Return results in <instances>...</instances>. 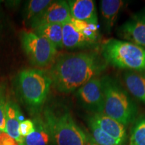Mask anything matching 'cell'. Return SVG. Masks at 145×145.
I'll list each match as a JSON object with an SVG mask.
<instances>
[{"instance_id": "obj_4", "label": "cell", "mask_w": 145, "mask_h": 145, "mask_svg": "<svg viewBox=\"0 0 145 145\" xmlns=\"http://www.w3.org/2000/svg\"><path fill=\"white\" fill-rule=\"evenodd\" d=\"M101 79L105 100L104 114L124 126L133 122L137 107L127 91L115 78L105 75Z\"/></svg>"}, {"instance_id": "obj_18", "label": "cell", "mask_w": 145, "mask_h": 145, "mask_svg": "<svg viewBox=\"0 0 145 145\" xmlns=\"http://www.w3.org/2000/svg\"><path fill=\"white\" fill-rule=\"evenodd\" d=\"M88 124L89 128L92 138L99 145H124L120 141L110 137L97 125L91 116L88 118Z\"/></svg>"}, {"instance_id": "obj_23", "label": "cell", "mask_w": 145, "mask_h": 145, "mask_svg": "<svg viewBox=\"0 0 145 145\" xmlns=\"http://www.w3.org/2000/svg\"><path fill=\"white\" fill-rule=\"evenodd\" d=\"M20 143L18 142L14 138L5 132H1L0 135V145H20Z\"/></svg>"}, {"instance_id": "obj_11", "label": "cell", "mask_w": 145, "mask_h": 145, "mask_svg": "<svg viewBox=\"0 0 145 145\" xmlns=\"http://www.w3.org/2000/svg\"><path fill=\"white\" fill-rule=\"evenodd\" d=\"M71 18L97 24V16L93 0H71L67 1Z\"/></svg>"}, {"instance_id": "obj_7", "label": "cell", "mask_w": 145, "mask_h": 145, "mask_svg": "<svg viewBox=\"0 0 145 145\" xmlns=\"http://www.w3.org/2000/svg\"><path fill=\"white\" fill-rule=\"evenodd\" d=\"M76 97L81 106L93 114H104V95L101 79L95 77L79 88Z\"/></svg>"}, {"instance_id": "obj_22", "label": "cell", "mask_w": 145, "mask_h": 145, "mask_svg": "<svg viewBox=\"0 0 145 145\" xmlns=\"http://www.w3.org/2000/svg\"><path fill=\"white\" fill-rule=\"evenodd\" d=\"M34 130H35V127H34L33 120L26 119L24 120L20 123L19 133L24 138L30 135Z\"/></svg>"}, {"instance_id": "obj_5", "label": "cell", "mask_w": 145, "mask_h": 145, "mask_svg": "<svg viewBox=\"0 0 145 145\" xmlns=\"http://www.w3.org/2000/svg\"><path fill=\"white\" fill-rule=\"evenodd\" d=\"M107 64L133 71H145V48L128 41L109 39L101 46Z\"/></svg>"}, {"instance_id": "obj_6", "label": "cell", "mask_w": 145, "mask_h": 145, "mask_svg": "<svg viewBox=\"0 0 145 145\" xmlns=\"http://www.w3.org/2000/svg\"><path fill=\"white\" fill-rule=\"evenodd\" d=\"M22 46L30 63L34 66L44 67L52 64L57 48L48 40L34 32H24L21 34Z\"/></svg>"}, {"instance_id": "obj_12", "label": "cell", "mask_w": 145, "mask_h": 145, "mask_svg": "<svg viewBox=\"0 0 145 145\" xmlns=\"http://www.w3.org/2000/svg\"><path fill=\"white\" fill-rule=\"evenodd\" d=\"M92 118L106 133L116 140L125 144L127 139L126 127L104 114H93Z\"/></svg>"}, {"instance_id": "obj_24", "label": "cell", "mask_w": 145, "mask_h": 145, "mask_svg": "<svg viewBox=\"0 0 145 145\" xmlns=\"http://www.w3.org/2000/svg\"><path fill=\"white\" fill-rule=\"evenodd\" d=\"M86 145H99L96 143L90 135H87V140Z\"/></svg>"}, {"instance_id": "obj_13", "label": "cell", "mask_w": 145, "mask_h": 145, "mask_svg": "<svg viewBox=\"0 0 145 145\" xmlns=\"http://www.w3.org/2000/svg\"><path fill=\"white\" fill-rule=\"evenodd\" d=\"M24 120V117L19 107L12 101H8L6 107V130L5 133L16 139L18 142L24 143V138L19 133L20 123Z\"/></svg>"}, {"instance_id": "obj_20", "label": "cell", "mask_w": 145, "mask_h": 145, "mask_svg": "<svg viewBox=\"0 0 145 145\" xmlns=\"http://www.w3.org/2000/svg\"><path fill=\"white\" fill-rule=\"evenodd\" d=\"M52 1L49 0L29 1L26 10V19L28 20H34L52 3Z\"/></svg>"}, {"instance_id": "obj_15", "label": "cell", "mask_w": 145, "mask_h": 145, "mask_svg": "<svg viewBox=\"0 0 145 145\" xmlns=\"http://www.w3.org/2000/svg\"><path fill=\"white\" fill-rule=\"evenodd\" d=\"M125 4V1L122 0H102L100 1V9L104 20L105 30L108 32L111 31L118 16Z\"/></svg>"}, {"instance_id": "obj_14", "label": "cell", "mask_w": 145, "mask_h": 145, "mask_svg": "<svg viewBox=\"0 0 145 145\" xmlns=\"http://www.w3.org/2000/svg\"><path fill=\"white\" fill-rule=\"evenodd\" d=\"M123 79L128 91L145 105V72L129 71L124 74Z\"/></svg>"}, {"instance_id": "obj_21", "label": "cell", "mask_w": 145, "mask_h": 145, "mask_svg": "<svg viewBox=\"0 0 145 145\" xmlns=\"http://www.w3.org/2000/svg\"><path fill=\"white\" fill-rule=\"evenodd\" d=\"M6 85L0 83V130L5 132L6 130V107L7 104Z\"/></svg>"}, {"instance_id": "obj_19", "label": "cell", "mask_w": 145, "mask_h": 145, "mask_svg": "<svg viewBox=\"0 0 145 145\" xmlns=\"http://www.w3.org/2000/svg\"><path fill=\"white\" fill-rule=\"evenodd\" d=\"M130 145H145V115L135 121L130 134Z\"/></svg>"}, {"instance_id": "obj_10", "label": "cell", "mask_w": 145, "mask_h": 145, "mask_svg": "<svg viewBox=\"0 0 145 145\" xmlns=\"http://www.w3.org/2000/svg\"><path fill=\"white\" fill-rule=\"evenodd\" d=\"M63 44L65 48H77L91 46L95 43L85 35L76 20L71 18L68 22L63 24Z\"/></svg>"}, {"instance_id": "obj_16", "label": "cell", "mask_w": 145, "mask_h": 145, "mask_svg": "<svg viewBox=\"0 0 145 145\" xmlns=\"http://www.w3.org/2000/svg\"><path fill=\"white\" fill-rule=\"evenodd\" d=\"M35 130L24 138V145H50L52 142L51 135L44 119L37 117L33 120Z\"/></svg>"}, {"instance_id": "obj_2", "label": "cell", "mask_w": 145, "mask_h": 145, "mask_svg": "<svg viewBox=\"0 0 145 145\" xmlns=\"http://www.w3.org/2000/svg\"><path fill=\"white\" fill-rule=\"evenodd\" d=\"M43 119L55 145H86L87 135L74 120L64 105L46 106Z\"/></svg>"}, {"instance_id": "obj_3", "label": "cell", "mask_w": 145, "mask_h": 145, "mask_svg": "<svg viewBox=\"0 0 145 145\" xmlns=\"http://www.w3.org/2000/svg\"><path fill=\"white\" fill-rule=\"evenodd\" d=\"M17 91L20 100L32 114L41 111L52 85L48 72L39 69H28L17 77Z\"/></svg>"}, {"instance_id": "obj_26", "label": "cell", "mask_w": 145, "mask_h": 145, "mask_svg": "<svg viewBox=\"0 0 145 145\" xmlns=\"http://www.w3.org/2000/svg\"><path fill=\"white\" fill-rule=\"evenodd\" d=\"M1 132H1V130H0V135H1Z\"/></svg>"}, {"instance_id": "obj_8", "label": "cell", "mask_w": 145, "mask_h": 145, "mask_svg": "<svg viewBox=\"0 0 145 145\" xmlns=\"http://www.w3.org/2000/svg\"><path fill=\"white\" fill-rule=\"evenodd\" d=\"M119 36L145 48V8L131 17L118 28Z\"/></svg>"}, {"instance_id": "obj_1", "label": "cell", "mask_w": 145, "mask_h": 145, "mask_svg": "<svg viewBox=\"0 0 145 145\" xmlns=\"http://www.w3.org/2000/svg\"><path fill=\"white\" fill-rule=\"evenodd\" d=\"M103 57L95 51L60 54L54 59L48 72L58 91L71 93L106 69Z\"/></svg>"}, {"instance_id": "obj_25", "label": "cell", "mask_w": 145, "mask_h": 145, "mask_svg": "<svg viewBox=\"0 0 145 145\" xmlns=\"http://www.w3.org/2000/svg\"><path fill=\"white\" fill-rule=\"evenodd\" d=\"M20 145H24V143H22V144H20Z\"/></svg>"}, {"instance_id": "obj_17", "label": "cell", "mask_w": 145, "mask_h": 145, "mask_svg": "<svg viewBox=\"0 0 145 145\" xmlns=\"http://www.w3.org/2000/svg\"><path fill=\"white\" fill-rule=\"evenodd\" d=\"M34 33L48 40L57 48H63V24H50L37 26Z\"/></svg>"}, {"instance_id": "obj_9", "label": "cell", "mask_w": 145, "mask_h": 145, "mask_svg": "<svg viewBox=\"0 0 145 145\" xmlns=\"http://www.w3.org/2000/svg\"><path fill=\"white\" fill-rule=\"evenodd\" d=\"M67 1H52V3L37 18L31 22L32 26L36 27L50 24H64L71 19Z\"/></svg>"}]
</instances>
